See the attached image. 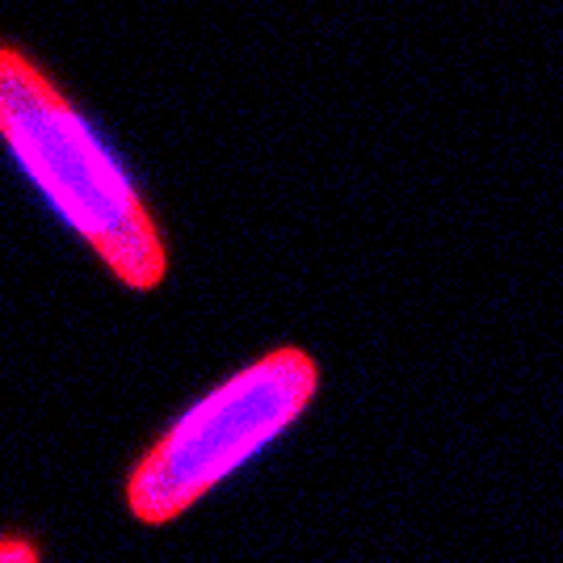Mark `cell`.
Here are the masks:
<instances>
[{"label": "cell", "mask_w": 563, "mask_h": 563, "mask_svg": "<svg viewBox=\"0 0 563 563\" xmlns=\"http://www.w3.org/2000/svg\"><path fill=\"white\" fill-rule=\"evenodd\" d=\"M0 147L59 228L126 295H156L173 244L140 177L43 55L0 38Z\"/></svg>", "instance_id": "cell-1"}, {"label": "cell", "mask_w": 563, "mask_h": 563, "mask_svg": "<svg viewBox=\"0 0 563 563\" xmlns=\"http://www.w3.org/2000/svg\"><path fill=\"white\" fill-rule=\"evenodd\" d=\"M324 391L320 357L295 341L261 350L177 408L126 467L122 509L143 530H168L211 500L232 475L278 446Z\"/></svg>", "instance_id": "cell-2"}, {"label": "cell", "mask_w": 563, "mask_h": 563, "mask_svg": "<svg viewBox=\"0 0 563 563\" xmlns=\"http://www.w3.org/2000/svg\"><path fill=\"white\" fill-rule=\"evenodd\" d=\"M0 563H51L43 530H34L25 521L0 526Z\"/></svg>", "instance_id": "cell-3"}]
</instances>
